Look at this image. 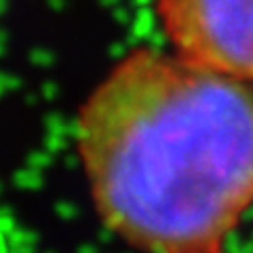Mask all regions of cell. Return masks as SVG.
<instances>
[{
    "mask_svg": "<svg viewBox=\"0 0 253 253\" xmlns=\"http://www.w3.org/2000/svg\"><path fill=\"white\" fill-rule=\"evenodd\" d=\"M76 150L99 219L141 253H226L253 207V83L135 49L84 99Z\"/></svg>",
    "mask_w": 253,
    "mask_h": 253,
    "instance_id": "6da1fadb",
    "label": "cell"
},
{
    "mask_svg": "<svg viewBox=\"0 0 253 253\" xmlns=\"http://www.w3.org/2000/svg\"><path fill=\"white\" fill-rule=\"evenodd\" d=\"M156 17L181 57L253 83V0H156Z\"/></svg>",
    "mask_w": 253,
    "mask_h": 253,
    "instance_id": "7a4b0ae2",
    "label": "cell"
}]
</instances>
